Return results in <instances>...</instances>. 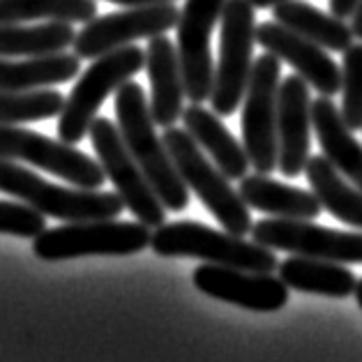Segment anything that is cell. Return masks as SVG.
<instances>
[{"mask_svg": "<svg viewBox=\"0 0 362 362\" xmlns=\"http://www.w3.org/2000/svg\"><path fill=\"white\" fill-rule=\"evenodd\" d=\"M76 30L72 23L47 21L37 25L0 23V58H37L63 54L72 47Z\"/></svg>", "mask_w": 362, "mask_h": 362, "instance_id": "cell-25", "label": "cell"}, {"mask_svg": "<svg viewBox=\"0 0 362 362\" xmlns=\"http://www.w3.org/2000/svg\"><path fill=\"white\" fill-rule=\"evenodd\" d=\"M312 148V100L309 83L291 74L279 83L277 97V171L298 178L305 171Z\"/></svg>", "mask_w": 362, "mask_h": 362, "instance_id": "cell-15", "label": "cell"}, {"mask_svg": "<svg viewBox=\"0 0 362 362\" xmlns=\"http://www.w3.org/2000/svg\"><path fill=\"white\" fill-rule=\"evenodd\" d=\"M351 30L356 35V40H362V0L358 3L356 12L351 16Z\"/></svg>", "mask_w": 362, "mask_h": 362, "instance_id": "cell-31", "label": "cell"}, {"mask_svg": "<svg viewBox=\"0 0 362 362\" xmlns=\"http://www.w3.org/2000/svg\"><path fill=\"white\" fill-rule=\"evenodd\" d=\"M0 160L37 166L83 189L102 187L107 178L102 164L90 160L81 150L16 125H0Z\"/></svg>", "mask_w": 362, "mask_h": 362, "instance_id": "cell-10", "label": "cell"}, {"mask_svg": "<svg viewBox=\"0 0 362 362\" xmlns=\"http://www.w3.org/2000/svg\"><path fill=\"white\" fill-rule=\"evenodd\" d=\"M222 40L213 83V111L219 118L233 116V111L245 100L254 65L256 42V14L247 0H226L222 10Z\"/></svg>", "mask_w": 362, "mask_h": 362, "instance_id": "cell-7", "label": "cell"}, {"mask_svg": "<svg viewBox=\"0 0 362 362\" xmlns=\"http://www.w3.org/2000/svg\"><path fill=\"white\" fill-rule=\"evenodd\" d=\"M97 16L95 0H0V23L65 21L88 23Z\"/></svg>", "mask_w": 362, "mask_h": 362, "instance_id": "cell-26", "label": "cell"}, {"mask_svg": "<svg viewBox=\"0 0 362 362\" xmlns=\"http://www.w3.org/2000/svg\"><path fill=\"white\" fill-rule=\"evenodd\" d=\"M309 187L325 208L339 222L362 228V192L334 169L325 155H309L305 166Z\"/></svg>", "mask_w": 362, "mask_h": 362, "instance_id": "cell-23", "label": "cell"}, {"mask_svg": "<svg viewBox=\"0 0 362 362\" xmlns=\"http://www.w3.org/2000/svg\"><path fill=\"white\" fill-rule=\"evenodd\" d=\"M226 0H185L178 19V58L185 81V95L194 104L210 100L215 83L210 35L222 19Z\"/></svg>", "mask_w": 362, "mask_h": 362, "instance_id": "cell-13", "label": "cell"}, {"mask_svg": "<svg viewBox=\"0 0 362 362\" xmlns=\"http://www.w3.org/2000/svg\"><path fill=\"white\" fill-rule=\"evenodd\" d=\"M116 116L122 141L141 166L148 182L153 185L162 206L166 210H173V213L187 208L189 189L175 169L169 150L164 146V139L157 134L148 97L136 81H127L116 90Z\"/></svg>", "mask_w": 362, "mask_h": 362, "instance_id": "cell-1", "label": "cell"}, {"mask_svg": "<svg viewBox=\"0 0 362 362\" xmlns=\"http://www.w3.org/2000/svg\"><path fill=\"white\" fill-rule=\"evenodd\" d=\"M141 67H146V51H141L134 44L95 58V63L72 88V93L65 97V107L58 120L60 141L69 146L83 141L107 97L132 81V76H136Z\"/></svg>", "mask_w": 362, "mask_h": 362, "instance_id": "cell-5", "label": "cell"}, {"mask_svg": "<svg viewBox=\"0 0 362 362\" xmlns=\"http://www.w3.org/2000/svg\"><path fill=\"white\" fill-rule=\"evenodd\" d=\"M256 42L268 54L277 56L296 69L305 81L325 97L341 93V67L319 44L300 37L277 21H263L256 25Z\"/></svg>", "mask_w": 362, "mask_h": 362, "instance_id": "cell-16", "label": "cell"}, {"mask_svg": "<svg viewBox=\"0 0 362 362\" xmlns=\"http://www.w3.org/2000/svg\"><path fill=\"white\" fill-rule=\"evenodd\" d=\"M182 125L189 132V136L213 157L222 173L231 180H243L250 171V157L245 146L235 141V136L224 127L215 111L203 109L201 104H194L182 111Z\"/></svg>", "mask_w": 362, "mask_h": 362, "instance_id": "cell-19", "label": "cell"}, {"mask_svg": "<svg viewBox=\"0 0 362 362\" xmlns=\"http://www.w3.org/2000/svg\"><path fill=\"white\" fill-rule=\"evenodd\" d=\"M146 69L150 78V113H153L155 125L160 127H173L182 118V102H185V81L180 58L175 44L157 35L150 37L146 49Z\"/></svg>", "mask_w": 362, "mask_h": 362, "instance_id": "cell-17", "label": "cell"}, {"mask_svg": "<svg viewBox=\"0 0 362 362\" xmlns=\"http://www.w3.org/2000/svg\"><path fill=\"white\" fill-rule=\"evenodd\" d=\"M194 286L210 298L252 312H277L288 303V286L272 272L203 263L194 270Z\"/></svg>", "mask_w": 362, "mask_h": 362, "instance_id": "cell-14", "label": "cell"}, {"mask_svg": "<svg viewBox=\"0 0 362 362\" xmlns=\"http://www.w3.org/2000/svg\"><path fill=\"white\" fill-rule=\"evenodd\" d=\"M353 296H356L358 305H360V309H362V279H358V284H356V291H353Z\"/></svg>", "mask_w": 362, "mask_h": 362, "instance_id": "cell-34", "label": "cell"}, {"mask_svg": "<svg viewBox=\"0 0 362 362\" xmlns=\"http://www.w3.org/2000/svg\"><path fill=\"white\" fill-rule=\"evenodd\" d=\"M312 129L330 164L362 192V144L344 122L332 97L321 95L312 102Z\"/></svg>", "mask_w": 362, "mask_h": 362, "instance_id": "cell-18", "label": "cell"}, {"mask_svg": "<svg viewBox=\"0 0 362 362\" xmlns=\"http://www.w3.org/2000/svg\"><path fill=\"white\" fill-rule=\"evenodd\" d=\"M107 3H116L122 7H141V5H155V3H173V0H107Z\"/></svg>", "mask_w": 362, "mask_h": 362, "instance_id": "cell-32", "label": "cell"}, {"mask_svg": "<svg viewBox=\"0 0 362 362\" xmlns=\"http://www.w3.org/2000/svg\"><path fill=\"white\" fill-rule=\"evenodd\" d=\"M44 215L28 203L0 201V233L16 238H37L44 231Z\"/></svg>", "mask_w": 362, "mask_h": 362, "instance_id": "cell-29", "label": "cell"}, {"mask_svg": "<svg viewBox=\"0 0 362 362\" xmlns=\"http://www.w3.org/2000/svg\"><path fill=\"white\" fill-rule=\"evenodd\" d=\"M164 146L178 169L187 189L197 192L203 206L222 224L228 233L247 235L252 233L250 206L243 201L240 192L233 189L231 178H226L217 164H213L201 150V146L189 136L187 129L166 127Z\"/></svg>", "mask_w": 362, "mask_h": 362, "instance_id": "cell-3", "label": "cell"}, {"mask_svg": "<svg viewBox=\"0 0 362 362\" xmlns=\"http://www.w3.org/2000/svg\"><path fill=\"white\" fill-rule=\"evenodd\" d=\"M150 226L141 222H67L58 228H44L35 238L33 252L42 261H67L78 256H129L150 247Z\"/></svg>", "mask_w": 362, "mask_h": 362, "instance_id": "cell-6", "label": "cell"}, {"mask_svg": "<svg viewBox=\"0 0 362 362\" xmlns=\"http://www.w3.org/2000/svg\"><path fill=\"white\" fill-rule=\"evenodd\" d=\"M272 16L284 28L319 44L325 51L344 54L353 44V40H356L351 25L344 19H337L334 14H325L319 7L300 3V0H284V3L275 5L272 7Z\"/></svg>", "mask_w": 362, "mask_h": 362, "instance_id": "cell-21", "label": "cell"}, {"mask_svg": "<svg viewBox=\"0 0 362 362\" xmlns=\"http://www.w3.org/2000/svg\"><path fill=\"white\" fill-rule=\"evenodd\" d=\"M0 192L28 203L44 217L63 219V222L116 219L125 208L118 192L60 187L7 160H0Z\"/></svg>", "mask_w": 362, "mask_h": 362, "instance_id": "cell-4", "label": "cell"}, {"mask_svg": "<svg viewBox=\"0 0 362 362\" xmlns=\"http://www.w3.org/2000/svg\"><path fill=\"white\" fill-rule=\"evenodd\" d=\"M279 279L288 288L300 293L328 296V298H346L356 291V275L334 261L309 259V256H288L277 266Z\"/></svg>", "mask_w": 362, "mask_h": 362, "instance_id": "cell-22", "label": "cell"}, {"mask_svg": "<svg viewBox=\"0 0 362 362\" xmlns=\"http://www.w3.org/2000/svg\"><path fill=\"white\" fill-rule=\"evenodd\" d=\"M65 97L58 90H0V125H21L60 116Z\"/></svg>", "mask_w": 362, "mask_h": 362, "instance_id": "cell-27", "label": "cell"}, {"mask_svg": "<svg viewBox=\"0 0 362 362\" xmlns=\"http://www.w3.org/2000/svg\"><path fill=\"white\" fill-rule=\"evenodd\" d=\"M81 69L76 54H51L25 60L0 58V90H37L67 83Z\"/></svg>", "mask_w": 362, "mask_h": 362, "instance_id": "cell-24", "label": "cell"}, {"mask_svg": "<svg viewBox=\"0 0 362 362\" xmlns=\"http://www.w3.org/2000/svg\"><path fill=\"white\" fill-rule=\"evenodd\" d=\"M247 3H252L254 10H268V7H275L279 3H284V0H247Z\"/></svg>", "mask_w": 362, "mask_h": 362, "instance_id": "cell-33", "label": "cell"}, {"mask_svg": "<svg viewBox=\"0 0 362 362\" xmlns=\"http://www.w3.org/2000/svg\"><path fill=\"white\" fill-rule=\"evenodd\" d=\"M341 118L351 132L362 129V42L344 51L341 63Z\"/></svg>", "mask_w": 362, "mask_h": 362, "instance_id": "cell-28", "label": "cell"}, {"mask_svg": "<svg viewBox=\"0 0 362 362\" xmlns=\"http://www.w3.org/2000/svg\"><path fill=\"white\" fill-rule=\"evenodd\" d=\"M88 134H90L93 148L104 173L113 182V187L120 194L129 213L150 228L166 224V208L162 206L153 185L148 182L141 166L127 150L125 141L120 136V129L107 118H95Z\"/></svg>", "mask_w": 362, "mask_h": 362, "instance_id": "cell-9", "label": "cell"}, {"mask_svg": "<svg viewBox=\"0 0 362 362\" xmlns=\"http://www.w3.org/2000/svg\"><path fill=\"white\" fill-rule=\"evenodd\" d=\"M328 3H330V14H334L337 19H349L356 12L360 0H328Z\"/></svg>", "mask_w": 362, "mask_h": 362, "instance_id": "cell-30", "label": "cell"}, {"mask_svg": "<svg viewBox=\"0 0 362 362\" xmlns=\"http://www.w3.org/2000/svg\"><path fill=\"white\" fill-rule=\"evenodd\" d=\"M252 240L268 250L334 263H362V233L334 231L309 219L270 217L254 222Z\"/></svg>", "mask_w": 362, "mask_h": 362, "instance_id": "cell-11", "label": "cell"}, {"mask_svg": "<svg viewBox=\"0 0 362 362\" xmlns=\"http://www.w3.org/2000/svg\"><path fill=\"white\" fill-rule=\"evenodd\" d=\"M150 247L155 254L166 256V259L182 256V259H199L215 263V266L252 272H275L279 266L275 250H268L254 240H243V235L215 231L189 219L157 226L155 233L150 235Z\"/></svg>", "mask_w": 362, "mask_h": 362, "instance_id": "cell-2", "label": "cell"}, {"mask_svg": "<svg viewBox=\"0 0 362 362\" xmlns=\"http://www.w3.org/2000/svg\"><path fill=\"white\" fill-rule=\"evenodd\" d=\"M281 83L279 58L263 54L254 58L243 104V146L256 173L277 169V97Z\"/></svg>", "mask_w": 362, "mask_h": 362, "instance_id": "cell-8", "label": "cell"}, {"mask_svg": "<svg viewBox=\"0 0 362 362\" xmlns=\"http://www.w3.org/2000/svg\"><path fill=\"white\" fill-rule=\"evenodd\" d=\"M243 201L252 210L266 213L272 217H284V219H314L321 215V203L314 197V192L291 187L279 180H272L266 173H254L245 175L240 180Z\"/></svg>", "mask_w": 362, "mask_h": 362, "instance_id": "cell-20", "label": "cell"}, {"mask_svg": "<svg viewBox=\"0 0 362 362\" xmlns=\"http://www.w3.org/2000/svg\"><path fill=\"white\" fill-rule=\"evenodd\" d=\"M180 12L173 3H155L127 7L100 19L83 23L74 37V54L78 58H100L122 49L134 40H150L178 25Z\"/></svg>", "mask_w": 362, "mask_h": 362, "instance_id": "cell-12", "label": "cell"}]
</instances>
